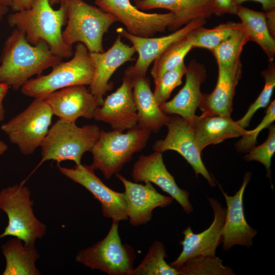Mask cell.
Listing matches in <instances>:
<instances>
[{
    "label": "cell",
    "mask_w": 275,
    "mask_h": 275,
    "mask_svg": "<svg viewBox=\"0 0 275 275\" xmlns=\"http://www.w3.org/2000/svg\"><path fill=\"white\" fill-rule=\"evenodd\" d=\"M119 223L113 221L105 237L92 246L81 250L76 256V261L109 275H131L135 254L130 245L122 243Z\"/></svg>",
    "instance_id": "cell-8"
},
{
    "label": "cell",
    "mask_w": 275,
    "mask_h": 275,
    "mask_svg": "<svg viewBox=\"0 0 275 275\" xmlns=\"http://www.w3.org/2000/svg\"><path fill=\"white\" fill-rule=\"evenodd\" d=\"M218 67L215 87L211 93H203L199 108L202 113L230 117L236 87L241 77V63L240 60L230 67Z\"/></svg>",
    "instance_id": "cell-22"
},
{
    "label": "cell",
    "mask_w": 275,
    "mask_h": 275,
    "mask_svg": "<svg viewBox=\"0 0 275 275\" xmlns=\"http://www.w3.org/2000/svg\"><path fill=\"white\" fill-rule=\"evenodd\" d=\"M131 177L135 182L155 184L175 200L186 213L193 211L189 192L177 185L164 163L162 152L155 151L148 155H140L133 165Z\"/></svg>",
    "instance_id": "cell-16"
},
{
    "label": "cell",
    "mask_w": 275,
    "mask_h": 275,
    "mask_svg": "<svg viewBox=\"0 0 275 275\" xmlns=\"http://www.w3.org/2000/svg\"><path fill=\"white\" fill-rule=\"evenodd\" d=\"M101 129L95 124L78 127L75 122L59 119L49 129L41 147V159L58 163L72 160L81 164L83 154L91 152L99 138Z\"/></svg>",
    "instance_id": "cell-4"
},
{
    "label": "cell",
    "mask_w": 275,
    "mask_h": 275,
    "mask_svg": "<svg viewBox=\"0 0 275 275\" xmlns=\"http://www.w3.org/2000/svg\"><path fill=\"white\" fill-rule=\"evenodd\" d=\"M250 1L260 3L265 12L275 9V0H235V3L239 6L244 2Z\"/></svg>",
    "instance_id": "cell-39"
},
{
    "label": "cell",
    "mask_w": 275,
    "mask_h": 275,
    "mask_svg": "<svg viewBox=\"0 0 275 275\" xmlns=\"http://www.w3.org/2000/svg\"><path fill=\"white\" fill-rule=\"evenodd\" d=\"M8 149V146L2 141L0 140V156Z\"/></svg>",
    "instance_id": "cell-43"
},
{
    "label": "cell",
    "mask_w": 275,
    "mask_h": 275,
    "mask_svg": "<svg viewBox=\"0 0 275 275\" xmlns=\"http://www.w3.org/2000/svg\"><path fill=\"white\" fill-rule=\"evenodd\" d=\"M186 66L184 62L177 67L166 72L155 84L154 96L160 106L169 98L171 93L182 84V78L185 75Z\"/></svg>",
    "instance_id": "cell-34"
},
{
    "label": "cell",
    "mask_w": 275,
    "mask_h": 275,
    "mask_svg": "<svg viewBox=\"0 0 275 275\" xmlns=\"http://www.w3.org/2000/svg\"><path fill=\"white\" fill-rule=\"evenodd\" d=\"M135 4L141 10L162 8L173 13L176 16L173 31L194 19L208 18L214 12V0H140Z\"/></svg>",
    "instance_id": "cell-25"
},
{
    "label": "cell",
    "mask_w": 275,
    "mask_h": 275,
    "mask_svg": "<svg viewBox=\"0 0 275 275\" xmlns=\"http://www.w3.org/2000/svg\"><path fill=\"white\" fill-rule=\"evenodd\" d=\"M9 87L6 84L0 83V123L5 118V110L3 106V100L8 93Z\"/></svg>",
    "instance_id": "cell-41"
},
{
    "label": "cell",
    "mask_w": 275,
    "mask_h": 275,
    "mask_svg": "<svg viewBox=\"0 0 275 275\" xmlns=\"http://www.w3.org/2000/svg\"><path fill=\"white\" fill-rule=\"evenodd\" d=\"M95 4L103 11L115 16L130 34L141 37H153L168 28L173 31L176 16L166 13H147L133 6L130 0H95Z\"/></svg>",
    "instance_id": "cell-10"
},
{
    "label": "cell",
    "mask_w": 275,
    "mask_h": 275,
    "mask_svg": "<svg viewBox=\"0 0 275 275\" xmlns=\"http://www.w3.org/2000/svg\"><path fill=\"white\" fill-rule=\"evenodd\" d=\"M67 25L62 32L64 42L72 46L83 44L89 52H103V36L118 21L115 16L83 0H64Z\"/></svg>",
    "instance_id": "cell-5"
},
{
    "label": "cell",
    "mask_w": 275,
    "mask_h": 275,
    "mask_svg": "<svg viewBox=\"0 0 275 275\" xmlns=\"http://www.w3.org/2000/svg\"><path fill=\"white\" fill-rule=\"evenodd\" d=\"M151 131L138 125L123 132L101 130L99 139L91 151L95 170H99L109 180L131 160L133 155L142 150L149 140Z\"/></svg>",
    "instance_id": "cell-3"
},
{
    "label": "cell",
    "mask_w": 275,
    "mask_h": 275,
    "mask_svg": "<svg viewBox=\"0 0 275 275\" xmlns=\"http://www.w3.org/2000/svg\"><path fill=\"white\" fill-rule=\"evenodd\" d=\"M252 174L244 175L242 184L234 196H229L220 187L227 204L225 223L222 231L223 248L229 250L235 245L249 248L257 233L246 222L243 210V197Z\"/></svg>",
    "instance_id": "cell-19"
},
{
    "label": "cell",
    "mask_w": 275,
    "mask_h": 275,
    "mask_svg": "<svg viewBox=\"0 0 275 275\" xmlns=\"http://www.w3.org/2000/svg\"><path fill=\"white\" fill-rule=\"evenodd\" d=\"M191 33L171 45L154 61L151 74L155 84L166 72L184 62L185 56L194 48Z\"/></svg>",
    "instance_id": "cell-28"
},
{
    "label": "cell",
    "mask_w": 275,
    "mask_h": 275,
    "mask_svg": "<svg viewBox=\"0 0 275 275\" xmlns=\"http://www.w3.org/2000/svg\"><path fill=\"white\" fill-rule=\"evenodd\" d=\"M8 11V7L0 4V21Z\"/></svg>",
    "instance_id": "cell-42"
},
{
    "label": "cell",
    "mask_w": 275,
    "mask_h": 275,
    "mask_svg": "<svg viewBox=\"0 0 275 275\" xmlns=\"http://www.w3.org/2000/svg\"><path fill=\"white\" fill-rule=\"evenodd\" d=\"M268 134L265 141L261 145L255 146L245 154L244 159L250 162L257 161L264 165L266 170V176L271 180V159L275 152V126L270 125Z\"/></svg>",
    "instance_id": "cell-35"
},
{
    "label": "cell",
    "mask_w": 275,
    "mask_h": 275,
    "mask_svg": "<svg viewBox=\"0 0 275 275\" xmlns=\"http://www.w3.org/2000/svg\"><path fill=\"white\" fill-rule=\"evenodd\" d=\"M248 36L249 41L258 44L267 56L269 63L275 56V41L266 23L265 13L239 5L236 14Z\"/></svg>",
    "instance_id": "cell-27"
},
{
    "label": "cell",
    "mask_w": 275,
    "mask_h": 275,
    "mask_svg": "<svg viewBox=\"0 0 275 275\" xmlns=\"http://www.w3.org/2000/svg\"><path fill=\"white\" fill-rule=\"evenodd\" d=\"M14 237L2 245L1 250L6 259L3 275H39L35 263L39 255L35 245H26Z\"/></svg>",
    "instance_id": "cell-26"
},
{
    "label": "cell",
    "mask_w": 275,
    "mask_h": 275,
    "mask_svg": "<svg viewBox=\"0 0 275 275\" xmlns=\"http://www.w3.org/2000/svg\"><path fill=\"white\" fill-rule=\"evenodd\" d=\"M166 126V136L155 142L153 150L162 153L168 150L177 152L192 167L197 176L201 175L211 187H214L215 183L202 161L193 125L180 116L173 115Z\"/></svg>",
    "instance_id": "cell-12"
},
{
    "label": "cell",
    "mask_w": 275,
    "mask_h": 275,
    "mask_svg": "<svg viewBox=\"0 0 275 275\" xmlns=\"http://www.w3.org/2000/svg\"><path fill=\"white\" fill-rule=\"evenodd\" d=\"M185 75V82L182 88L172 100L160 105V108L167 115L180 116L193 126L196 111L203 98L201 86L206 78V70L203 64L193 60L186 67Z\"/></svg>",
    "instance_id": "cell-21"
},
{
    "label": "cell",
    "mask_w": 275,
    "mask_h": 275,
    "mask_svg": "<svg viewBox=\"0 0 275 275\" xmlns=\"http://www.w3.org/2000/svg\"><path fill=\"white\" fill-rule=\"evenodd\" d=\"M131 77L124 75L121 85L108 95L95 109L93 118L109 124L113 130L123 132L138 125V114Z\"/></svg>",
    "instance_id": "cell-15"
},
{
    "label": "cell",
    "mask_w": 275,
    "mask_h": 275,
    "mask_svg": "<svg viewBox=\"0 0 275 275\" xmlns=\"http://www.w3.org/2000/svg\"><path fill=\"white\" fill-rule=\"evenodd\" d=\"M131 78L138 114V126L151 132H158L162 127L167 125L170 116L165 114L157 103L151 89L150 82L146 76Z\"/></svg>",
    "instance_id": "cell-24"
},
{
    "label": "cell",
    "mask_w": 275,
    "mask_h": 275,
    "mask_svg": "<svg viewBox=\"0 0 275 275\" xmlns=\"http://www.w3.org/2000/svg\"><path fill=\"white\" fill-rule=\"evenodd\" d=\"M248 41L246 33L240 23L229 37L211 51L217 65L230 67L236 64L240 60L243 47Z\"/></svg>",
    "instance_id": "cell-30"
},
{
    "label": "cell",
    "mask_w": 275,
    "mask_h": 275,
    "mask_svg": "<svg viewBox=\"0 0 275 275\" xmlns=\"http://www.w3.org/2000/svg\"><path fill=\"white\" fill-rule=\"evenodd\" d=\"M48 45L40 40L31 44L23 32L15 28L7 38L0 58V83L17 90L33 76L40 75L49 67L62 62Z\"/></svg>",
    "instance_id": "cell-1"
},
{
    "label": "cell",
    "mask_w": 275,
    "mask_h": 275,
    "mask_svg": "<svg viewBox=\"0 0 275 275\" xmlns=\"http://www.w3.org/2000/svg\"><path fill=\"white\" fill-rule=\"evenodd\" d=\"M31 191L23 184L4 188L0 192V209L8 218V223L0 239L8 236L21 240L26 245H34L45 234V225L35 216L30 199Z\"/></svg>",
    "instance_id": "cell-7"
},
{
    "label": "cell",
    "mask_w": 275,
    "mask_h": 275,
    "mask_svg": "<svg viewBox=\"0 0 275 275\" xmlns=\"http://www.w3.org/2000/svg\"><path fill=\"white\" fill-rule=\"evenodd\" d=\"M33 0H11V8L14 12L26 10L31 7Z\"/></svg>",
    "instance_id": "cell-38"
},
{
    "label": "cell",
    "mask_w": 275,
    "mask_h": 275,
    "mask_svg": "<svg viewBox=\"0 0 275 275\" xmlns=\"http://www.w3.org/2000/svg\"><path fill=\"white\" fill-rule=\"evenodd\" d=\"M167 257L164 244L159 240L154 241L131 275H179L178 270L167 263Z\"/></svg>",
    "instance_id": "cell-29"
},
{
    "label": "cell",
    "mask_w": 275,
    "mask_h": 275,
    "mask_svg": "<svg viewBox=\"0 0 275 275\" xmlns=\"http://www.w3.org/2000/svg\"><path fill=\"white\" fill-rule=\"evenodd\" d=\"M264 79V87L256 100L249 106L245 114L237 121L238 125L245 129L249 126L255 113L260 108L266 107L269 104L275 86V65L270 63L268 67L261 72Z\"/></svg>",
    "instance_id": "cell-33"
},
{
    "label": "cell",
    "mask_w": 275,
    "mask_h": 275,
    "mask_svg": "<svg viewBox=\"0 0 275 275\" xmlns=\"http://www.w3.org/2000/svg\"><path fill=\"white\" fill-rule=\"evenodd\" d=\"M51 6L48 0H33L30 8L9 14L8 23L23 32L31 44L36 45L43 40L56 56L71 58L72 46L66 44L62 37V28L67 21L65 2L60 3L58 10Z\"/></svg>",
    "instance_id": "cell-2"
},
{
    "label": "cell",
    "mask_w": 275,
    "mask_h": 275,
    "mask_svg": "<svg viewBox=\"0 0 275 275\" xmlns=\"http://www.w3.org/2000/svg\"><path fill=\"white\" fill-rule=\"evenodd\" d=\"M207 199L213 211V221L207 229L200 233H194L190 226L183 230L184 238L180 242L182 251L179 256L169 264L177 270L191 258L215 256L217 248L222 243L226 208H224L215 199L207 197Z\"/></svg>",
    "instance_id": "cell-14"
},
{
    "label": "cell",
    "mask_w": 275,
    "mask_h": 275,
    "mask_svg": "<svg viewBox=\"0 0 275 275\" xmlns=\"http://www.w3.org/2000/svg\"><path fill=\"white\" fill-rule=\"evenodd\" d=\"M0 4L5 5L8 7H11V0H0Z\"/></svg>",
    "instance_id": "cell-44"
},
{
    "label": "cell",
    "mask_w": 275,
    "mask_h": 275,
    "mask_svg": "<svg viewBox=\"0 0 275 275\" xmlns=\"http://www.w3.org/2000/svg\"><path fill=\"white\" fill-rule=\"evenodd\" d=\"M133 1H134V3H135L139 2L140 0H133Z\"/></svg>",
    "instance_id": "cell-46"
},
{
    "label": "cell",
    "mask_w": 275,
    "mask_h": 275,
    "mask_svg": "<svg viewBox=\"0 0 275 275\" xmlns=\"http://www.w3.org/2000/svg\"><path fill=\"white\" fill-rule=\"evenodd\" d=\"M179 275H234L232 269L223 264L218 257L199 256L188 260L178 268Z\"/></svg>",
    "instance_id": "cell-32"
},
{
    "label": "cell",
    "mask_w": 275,
    "mask_h": 275,
    "mask_svg": "<svg viewBox=\"0 0 275 275\" xmlns=\"http://www.w3.org/2000/svg\"><path fill=\"white\" fill-rule=\"evenodd\" d=\"M57 166L63 175L82 186L99 202L103 216L119 222L128 220L124 193L115 191L107 186L95 174L91 165L81 163L68 168L57 163Z\"/></svg>",
    "instance_id": "cell-11"
},
{
    "label": "cell",
    "mask_w": 275,
    "mask_h": 275,
    "mask_svg": "<svg viewBox=\"0 0 275 275\" xmlns=\"http://www.w3.org/2000/svg\"><path fill=\"white\" fill-rule=\"evenodd\" d=\"M51 6H53V5L57 4H60L62 1L64 0H48Z\"/></svg>",
    "instance_id": "cell-45"
},
{
    "label": "cell",
    "mask_w": 275,
    "mask_h": 275,
    "mask_svg": "<svg viewBox=\"0 0 275 275\" xmlns=\"http://www.w3.org/2000/svg\"><path fill=\"white\" fill-rule=\"evenodd\" d=\"M94 73V66L87 47L77 43L71 59L52 67L46 75L30 79L21 88L24 95L36 98L73 86H90Z\"/></svg>",
    "instance_id": "cell-6"
},
{
    "label": "cell",
    "mask_w": 275,
    "mask_h": 275,
    "mask_svg": "<svg viewBox=\"0 0 275 275\" xmlns=\"http://www.w3.org/2000/svg\"><path fill=\"white\" fill-rule=\"evenodd\" d=\"M266 23L269 30V31L272 36L274 38L275 35V9L266 12L265 13Z\"/></svg>",
    "instance_id": "cell-40"
},
{
    "label": "cell",
    "mask_w": 275,
    "mask_h": 275,
    "mask_svg": "<svg viewBox=\"0 0 275 275\" xmlns=\"http://www.w3.org/2000/svg\"><path fill=\"white\" fill-rule=\"evenodd\" d=\"M240 23L228 21L211 28L200 26L191 33L193 47L208 49L212 51L229 37Z\"/></svg>",
    "instance_id": "cell-31"
},
{
    "label": "cell",
    "mask_w": 275,
    "mask_h": 275,
    "mask_svg": "<svg viewBox=\"0 0 275 275\" xmlns=\"http://www.w3.org/2000/svg\"><path fill=\"white\" fill-rule=\"evenodd\" d=\"M193 127L197 145L201 152L210 145L241 136L247 130L230 117L207 113L196 116Z\"/></svg>",
    "instance_id": "cell-23"
},
{
    "label": "cell",
    "mask_w": 275,
    "mask_h": 275,
    "mask_svg": "<svg viewBox=\"0 0 275 275\" xmlns=\"http://www.w3.org/2000/svg\"><path fill=\"white\" fill-rule=\"evenodd\" d=\"M206 22V19H196L171 34L157 38L136 36L122 28L117 29L118 35L130 41L138 53L136 63L125 71L124 75L131 77L146 76L150 65L166 49Z\"/></svg>",
    "instance_id": "cell-13"
},
{
    "label": "cell",
    "mask_w": 275,
    "mask_h": 275,
    "mask_svg": "<svg viewBox=\"0 0 275 275\" xmlns=\"http://www.w3.org/2000/svg\"><path fill=\"white\" fill-rule=\"evenodd\" d=\"M115 175L124 185L128 219L133 226L146 224L151 221L154 209L167 207L173 201L171 196L159 193L150 182L137 183L119 173Z\"/></svg>",
    "instance_id": "cell-18"
},
{
    "label": "cell",
    "mask_w": 275,
    "mask_h": 275,
    "mask_svg": "<svg viewBox=\"0 0 275 275\" xmlns=\"http://www.w3.org/2000/svg\"><path fill=\"white\" fill-rule=\"evenodd\" d=\"M214 14L221 16L225 14H236L237 5L235 0H214Z\"/></svg>",
    "instance_id": "cell-37"
},
{
    "label": "cell",
    "mask_w": 275,
    "mask_h": 275,
    "mask_svg": "<svg viewBox=\"0 0 275 275\" xmlns=\"http://www.w3.org/2000/svg\"><path fill=\"white\" fill-rule=\"evenodd\" d=\"M42 96L53 115L68 122H76L80 117L93 118L99 106L85 85L68 87Z\"/></svg>",
    "instance_id": "cell-20"
},
{
    "label": "cell",
    "mask_w": 275,
    "mask_h": 275,
    "mask_svg": "<svg viewBox=\"0 0 275 275\" xmlns=\"http://www.w3.org/2000/svg\"><path fill=\"white\" fill-rule=\"evenodd\" d=\"M275 120V100H273L268 106L265 115L262 121L253 130H247L241 136V138L235 144L237 151L247 153L256 146L257 139L259 133L264 128H267Z\"/></svg>",
    "instance_id": "cell-36"
},
{
    "label": "cell",
    "mask_w": 275,
    "mask_h": 275,
    "mask_svg": "<svg viewBox=\"0 0 275 275\" xmlns=\"http://www.w3.org/2000/svg\"><path fill=\"white\" fill-rule=\"evenodd\" d=\"M135 52L134 47L123 43L119 35L106 51L90 52L94 66V73L89 90L99 106L102 104L104 96L113 88V84L110 81L112 75L121 65L133 61Z\"/></svg>",
    "instance_id": "cell-17"
},
{
    "label": "cell",
    "mask_w": 275,
    "mask_h": 275,
    "mask_svg": "<svg viewBox=\"0 0 275 275\" xmlns=\"http://www.w3.org/2000/svg\"><path fill=\"white\" fill-rule=\"evenodd\" d=\"M53 114L42 96L35 98L24 111L2 124L1 130L25 155L41 147L49 130Z\"/></svg>",
    "instance_id": "cell-9"
}]
</instances>
